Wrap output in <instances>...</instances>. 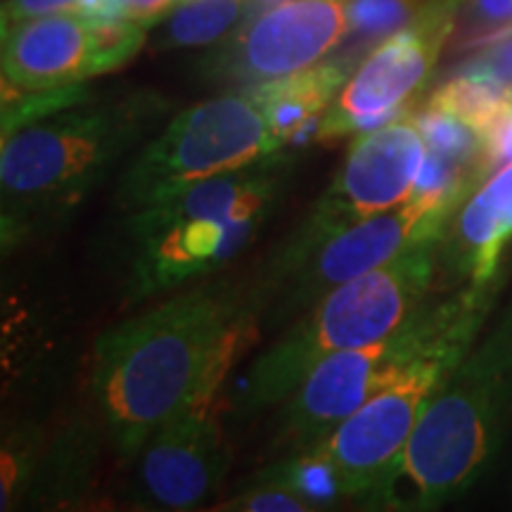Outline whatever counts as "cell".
Returning a JSON list of instances; mask_svg holds the SVG:
<instances>
[{
    "label": "cell",
    "instance_id": "1",
    "mask_svg": "<svg viewBox=\"0 0 512 512\" xmlns=\"http://www.w3.org/2000/svg\"><path fill=\"white\" fill-rule=\"evenodd\" d=\"M256 330L247 287L221 280L181 287L102 332L91 387L117 456L136 460L171 415L192 401L219 399Z\"/></svg>",
    "mask_w": 512,
    "mask_h": 512
},
{
    "label": "cell",
    "instance_id": "2",
    "mask_svg": "<svg viewBox=\"0 0 512 512\" xmlns=\"http://www.w3.org/2000/svg\"><path fill=\"white\" fill-rule=\"evenodd\" d=\"M292 169V155L273 152L124 214L119 254L128 302L181 290L238 259L283 207Z\"/></svg>",
    "mask_w": 512,
    "mask_h": 512
},
{
    "label": "cell",
    "instance_id": "3",
    "mask_svg": "<svg viewBox=\"0 0 512 512\" xmlns=\"http://www.w3.org/2000/svg\"><path fill=\"white\" fill-rule=\"evenodd\" d=\"M169 110L155 93L81 102L3 138V245L53 228L91 197Z\"/></svg>",
    "mask_w": 512,
    "mask_h": 512
},
{
    "label": "cell",
    "instance_id": "4",
    "mask_svg": "<svg viewBox=\"0 0 512 512\" xmlns=\"http://www.w3.org/2000/svg\"><path fill=\"white\" fill-rule=\"evenodd\" d=\"M512 375V313L439 384L387 477L361 508L434 510L465 494L494 458Z\"/></svg>",
    "mask_w": 512,
    "mask_h": 512
},
{
    "label": "cell",
    "instance_id": "5",
    "mask_svg": "<svg viewBox=\"0 0 512 512\" xmlns=\"http://www.w3.org/2000/svg\"><path fill=\"white\" fill-rule=\"evenodd\" d=\"M441 240H427L375 271L349 280L259 354L233 394L242 418L280 406L337 351L361 349L394 335L425 302L439 266Z\"/></svg>",
    "mask_w": 512,
    "mask_h": 512
},
{
    "label": "cell",
    "instance_id": "6",
    "mask_svg": "<svg viewBox=\"0 0 512 512\" xmlns=\"http://www.w3.org/2000/svg\"><path fill=\"white\" fill-rule=\"evenodd\" d=\"M446 226L448 221L413 197L351 226L309 211L247 287L259 328L285 323L358 275L389 264L422 242L441 240Z\"/></svg>",
    "mask_w": 512,
    "mask_h": 512
},
{
    "label": "cell",
    "instance_id": "7",
    "mask_svg": "<svg viewBox=\"0 0 512 512\" xmlns=\"http://www.w3.org/2000/svg\"><path fill=\"white\" fill-rule=\"evenodd\" d=\"M280 150L247 93L219 95L176 114L124 171L114 200L121 214H131Z\"/></svg>",
    "mask_w": 512,
    "mask_h": 512
},
{
    "label": "cell",
    "instance_id": "8",
    "mask_svg": "<svg viewBox=\"0 0 512 512\" xmlns=\"http://www.w3.org/2000/svg\"><path fill=\"white\" fill-rule=\"evenodd\" d=\"M456 29V0H427L413 22L380 43L344 83L316 126L335 140L406 117Z\"/></svg>",
    "mask_w": 512,
    "mask_h": 512
},
{
    "label": "cell",
    "instance_id": "9",
    "mask_svg": "<svg viewBox=\"0 0 512 512\" xmlns=\"http://www.w3.org/2000/svg\"><path fill=\"white\" fill-rule=\"evenodd\" d=\"M463 361L425 356L399 380L339 422L309 453L335 486L339 501L361 503L387 477L406 448L427 401Z\"/></svg>",
    "mask_w": 512,
    "mask_h": 512
},
{
    "label": "cell",
    "instance_id": "10",
    "mask_svg": "<svg viewBox=\"0 0 512 512\" xmlns=\"http://www.w3.org/2000/svg\"><path fill=\"white\" fill-rule=\"evenodd\" d=\"M347 34V0H285L242 19L200 60L204 79L245 91L309 69Z\"/></svg>",
    "mask_w": 512,
    "mask_h": 512
},
{
    "label": "cell",
    "instance_id": "11",
    "mask_svg": "<svg viewBox=\"0 0 512 512\" xmlns=\"http://www.w3.org/2000/svg\"><path fill=\"white\" fill-rule=\"evenodd\" d=\"M145 34L131 19L98 22L79 12L10 24L3 27V86L17 91L79 86L133 60Z\"/></svg>",
    "mask_w": 512,
    "mask_h": 512
},
{
    "label": "cell",
    "instance_id": "12",
    "mask_svg": "<svg viewBox=\"0 0 512 512\" xmlns=\"http://www.w3.org/2000/svg\"><path fill=\"white\" fill-rule=\"evenodd\" d=\"M216 401H192L147 439L136 458L133 479V503L138 508L197 510L219 496L233 451Z\"/></svg>",
    "mask_w": 512,
    "mask_h": 512
},
{
    "label": "cell",
    "instance_id": "13",
    "mask_svg": "<svg viewBox=\"0 0 512 512\" xmlns=\"http://www.w3.org/2000/svg\"><path fill=\"white\" fill-rule=\"evenodd\" d=\"M422 164L425 138L411 114L370 128L349 147L335 181L311 211L344 226L392 211L413 197Z\"/></svg>",
    "mask_w": 512,
    "mask_h": 512
},
{
    "label": "cell",
    "instance_id": "14",
    "mask_svg": "<svg viewBox=\"0 0 512 512\" xmlns=\"http://www.w3.org/2000/svg\"><path fill=\"white\" fill-rule=\"evenodd\" d=\"M448 223L441 238L444 256L439 259L456 278L489 287L503 249L512 240V164L486 178Z\"/></svg>",
    "mask_w": 512,
    "mask_h": 512
},
{
    "label": "cell",
    "instance_id": "15",
    "mask_svg": "<svg viewBox=\"0 0 512 512\" xmlns=\"http://www.w3.org/2000/svg\"><path fill=\"white\" fill-rule=\"evenodd\" d=\"M347 81L349 74L344 69L325 60L285 79L261 83L242 93H247L261 107L275 140L283 147L302 138L306 131H313V124L318 126L320 117L328 112Z\"/></svg>",
    "mask_w": 512,
    "mask_h": 512
},
{
    "label": "cell",
    "instance_id": "16",
    "mask_svg": "<svg viewBox=\"0 0 512 512\" xmlns=\"http://www.w3.org/2000/svg\"><path fill=\"white\" fill-rule=\"evenodd\" d=\"M427 0H347V34L328 57L349 76L380 43L413 22Z\"/></svg>",
    "mask_w": 512,
    "mask_h": 512
},
{
    "label": "cell",
    "instance_id": "17",
    "mask_svg": "<svg viewBox=\"0 0 512 512\" xmlns=\"http://www.w3.org/2000/svg\"><path fill=\"white\" fill-rule=\"evenodd\" d=\"M249 0H188L166 19L157 50L202 48L230 34L235 22L247 15Z\"/></svg>",
    "mask_w": 512,
    "mask_h": 512
},
{
    "label": "cell",
    "instance_id": "18",
    "mask_svg": "<svg viewBox=\"0 0 512 512\" xmlns=\"http://www.w3.org/2000/svg\"><path fill=\"white\" fill-rule=\"evenodd\" d=\"M427 105L456 114L470 126H475L479 136L484 138L489 128L512 107V88L489 79H479V76L453 72L451 79L430 93Z\"/></svg>",
    "mask_w": 512,
    "mask_h": 512
},
{
    "label": "cell",
    "instance_id": "19",
    "mask_svg": "<svg viewBox=\"0 0 512 512\" xmlns=\"http://www.w3.org/2000/svg\"><path fill=\"white\" fill-rule=\"evenodd\" d=\"M512 31V0H456V53L479 50Z\"/></svg>",
    "mask_w": 512,
    "mask_h": 512
},
{
    "label": "cell",
    "instance_id": "20",
    "mask_svg": "<svg viewBox=\"0 0 512 512\" xmlns=\"http://www.w3.org/2000/svg\"><path fill=\"white\" fill-rule=\"evenodd\" d=\"M86 100H91V91L81 83L48 88V91H17V88L3 86V138Z\"/></svg>",
    "mask_w": 512,
    "mask_h": 512
},
{
    "label": "cell",
    "instance_id": "21",
    "mask_svg": "<svg viewBox=\"0 0 512 512\" xmlns=\"http://www.w3.org/2000/svg\"><path fill=\"white\" fill-rule=\"evenodd\" d=\"M214 510H240V512H311L313 508L302 496L261 479L245 484L240 494L230 496L226 503L214 505Z\"/></svg>",
    "mask_w": 512,
    "mask_h": 512
},
{
    "label": "cell",
    "instance_id": "22",
    "mask_svg": "<svg viewBox=\"0 0 512 512\" xmlns=\"http://www.w3.org/2000/svg\"><path fill=\"white\" fill-rule=\"evenodd\" d=\"M460 74L479 76V79H489L501 83V86L512 88V31L489 43V46L479 48L475 55L456 67Z\"/></svg>",
    "mask_w": 512,
    "mask_h": 512
},
{
    "label": "cell",
    "instance_id": "23",
    "mask_svg": "<svg viewBox=\"0 0 512 512\" xmlns=\"http://www.w3.org/2000/svg\"><path fill=\"white\" fill-rule=\"evenodd\" d=\"M60 12H79V0H5L3 27L24 19L60 15Z\"/></svg>",
    "mask_w": 512,
    "mask_h": 512
},
{
    "label": "cell",
    "instance_id": "24",
    "mask_svg": "<svg viewBox=\"0 0 512 512\" xmlns=\"http://www.w3.org/2000/svg\"><path fill=\"white\" fill-rule=\"evenodd\" d=\"M484 150L489 174L505 164H512V107L489 128L484 136Z\"/></svg>",
    "mask_w": 512,
    "mask_h": 512
},
{
    "label": "cell",
    "instance_id": "25",
    "mask_svg": "<svg viewBox=\"0 0 512 512\" xmlns=\"http://www.w3.org/2000/svg\"><path fill=\"white\" fill-rule=\"evenodd\" d=\"M176 5H181V0H121L126 19L145 29H152L155 24L162 22Z\"/></svg>",
    "mask_w": 512,
    "mask_h": 512
},
{
    "label": "cell",
    "instance_id": "26",
    "mask_svg": "<svg viewBox=\"0 0 512 512\" xmlns=\"http://www.w3.org/2000/svg\"><path fill=\"white\" fill-rule=\"evenodd\" d=\"M278 3H285V0H249L245 17H252V15H256V12L273 8V5H278Z\"/></svg>",
    "mask_w": 512,
    "mask_h": 512
}]
</instances>
